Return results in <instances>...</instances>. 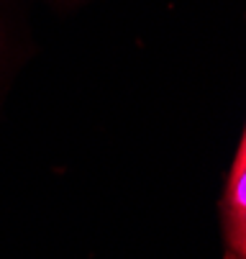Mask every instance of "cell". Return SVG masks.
<instances>
[{"label":"cell","mask_w":246,"mask_h":259,"mask_svg":"<svg viewBox=\"0 0 246 259\" xmlns=\"http://www.w3.org/2000/svg\"><path fill=\"white\" fill-rule=\"evenodd\" d=\"M231 241V249L238 259H246V236H228Z\"/></svg>","instance_id":"obj_3"},{"label":"cell","mask_w":246,"mask_h":259,"mask_svg":"<svg viewBox=\"0 0 246 259\" xmlns=\"http://www.w3.org/2000/svg\"><path fill=\"white\" fill-rule=\"evenodd\" d=\"M228 236H246V210L238 215H228Z\"/></svg>","instance_id":"obj_2"},{"label":"cell","mask_w":246,"mask_h":259,"mask_svg":"<svg viewBox=\"0 0 246 259\" xmlns=\"http://www.w3.org/2000/svg\"><path fill=\"white\" fill-rule=\"evenodd\" d=\"M238 154L246 157V128H243V139H241V144H238Z\"/></svg>","instance_id":"obj_4"},{"label":"cell","mask_w":246,"mask_h":259,"mask_svg":"<svg viewBox=\"0 0 246 259\" xmlns=\"http://www.w3.org/2000/svg\"><path fill=\"white\" fill-rule=\"evenodd\" d=\"M243 210H246V157L236 154L226 185V213L238 215Z\"/></svg>","instance_id":"obj_1"}]
</instances>
